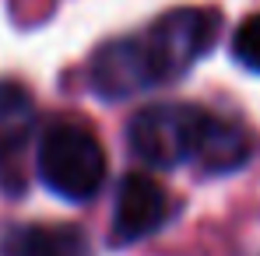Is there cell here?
<instances>
[{
	"label": "cell",
	"instance_id": "cell-3",
	"mask_svg": "<svg viewBox=\"0 0 260 256\" xmlns=\"http://www.w3.org/2000/svg\"><path fill=\"white\" fill-rule=\"evenodd\" d=\"M201 113L204 109L176 105V102L144 105L127 127L130 151L155 169H173L179 162H190L193 137L201 127Z\"/></svg>",
	"mask_w": 260,
	"mask_h": 256
},
{
	"label": "cell",
	"instance_id": "cell-2",
	"mask_svg": "<svg viewBox=\"0 0 260 256\" xmlns=\"http://www.w3.org/2000/svg\"><path fill=\"white\" fill-rule=\"evenodd\" d=\"M218 32H221V14L211 7H176L162 14L144 35L158 81H173L186 74L215 46Z\"/></svg>",
	"mask_w": 260,
	"mask_h": 256
},
{
	"label": "cell",
	"instance_id": "cell-1",
	"mask_svg": "<svg viewBox=\"0 0 260 256\" xmlns=\"http://www.w3.org/2000/svg\"><path fill=\"white\" fill-rule=\"evenodd\" d=\"M39 175L56 197L85 204L102 190L106 151L88 127L60 120L39 140Z\"/></svg>",
	"mask_w": 260,
	"mask_h": 256
},
{
	"label": "cell",
	"instance_id": "cell-9",
	"mask_svg": "<svg viewBox=\"0 0 260 256\" xmlns=\"http://www.w3.org/2000/svg\"><path fill=\"white\" fill-rule=\"evenodd\" d=\"M232 56L246 67L260 74V14H250L236 32H232Z\"/></svg>",
	"mask_w": 260,
	"mask_h": 256
},
{
	"label": "cell",
	"instance_id": "cell-8",
	"mask_svg": "<svg viewBox=\"0 0 260 256\" xmlns=\"http://www.w3.org/2000/svg\"><path fill=\"white\" fill-rule=\"evenodd\" d=\"M36 127V102L14 81H0V158H11L25 148Z\"/></svg>",
	"mask_w": 260,
	"mask_h": 256
},
{
	"label": "cell",
	"instance_id": "cell-4",
	"mask_svg": "<svg viewBox=\"0 0 260 256\" xmlns=\"http://www.w3.org/2000/svg\"><path fill=\"white\" fill-rule=\"evenodd\" d=\"M173 214V200L166 186L155 175L127 172L116 190V211H113V242L130 246L148 235H155Z\"/></svg>",
	"mask_w": 260,
	"mask_h": 256
},
{
	"label": "cell",
	"instance_id": "cell-5",
	"mask_svg": "<svg viewBox=\"0 0 260 256\" xmlns=\"http://www.w3.org/2000/svg\"><path fill=\"white\" fill-rule=\"evenodd\" d=\"M88 78L102 98H130L137 91L162 85L155 74V63L148 56L144 35L141 39H113V43L99 46L88 63Z\"/></svg>",
	"mask_w": 260,
	"mask_h": 256
},
{
	"label": "cell",
	"instance_id": "cell-6",
	"mask_svg": "<svg viewBox=\"0 0 260 256\" xmlns=\"http://www.w3.org/2000/svg\"><path fill=\"white\" fill-rule=\"evenodd\" d=\"M246 158H250V133L232 120L201 113L190 162L201 172H236L239 165H246Z\"/></svg>",
	"mask_w": 260,
	"mask_h": 256
},
{
	"label": "cell",
	"instance_id": "cell-7",
	"mask_svg": "<svg viewBox=\"0 0 260 256\" xmlns=\"http://www.w3.org/2000/svg\"><path fill=\"white\" fill-rule=\"evenodd\" d=\"M4 256H91L78 225H18L0 242Z\"/></svg>",
	"mask_w": 260,
	"mask_h": 256
}]
</instances>
